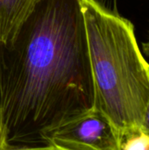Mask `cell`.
Instances as JSON below:
<instances>
[{"label": "cell", "instance_id": "3957f363", "mask_svg": "<svg viewBox=\"0 0 149 150\" xmlns=\"http://www.w3.org/2000/svg\"><path fill=\"white\" fill-rule=\"evenodd\" d=\"M47 142L48 149L119 150L112 126L95 108L53 131Z\"/></svg>", "mask_w": 149, "mask_h": 150}, {"label": "cell", "instance_id": "9c48e42d", "mask_svg": "<svg viewBox=\"0 0 149 150\" xmlns=\"http://www.w3.org/2000/svg\"><path fill=\"white\" fill-rule=\"evenodd\" d=\"M96 1H97V2H99V3H102V4H105V0H96Z\"/></svg>", "mask_w": 149, "mask_h": 150}, {"label": "cell", "instance_id": "5b68a950", "mask_svg": "<svg viewBox=\"0 0 149 150\" xmlns=\"http://www.w3.org/2000/svg\"><path fill=\"white\" fill-rule=\"evenodd\" d=\"M120 150H149V135L142 129L139 130L123 142Z\"/></svg>", "mask_w": 149, "mask_h": 150}, {"label": "cell", "instance_id": "ba28073f", "mask_svg": "<svg viewBox=\"0 0 149 150\" xmlns=\"http://www.w3.org/2000/svg\"><path fill=\"white\" fill-rule=\"evenodd\" d=\"M142 48H143V52L145 53V54L148 57H149V35L148 41H146L142 44Z\"/></svg>", "mask_w": 149, "mask_h": 150}, {"label": "cell", "instance_id": "7a4b0ae2", "mask_svg": "<svg viewBox=\"0 0 149 150\" xmlns=\"http://www.w3.org/2000/svg\"><path fill=\"white\" fill-rule=\"evenodd\" d=\"M94 85V108L112 126L119 150L141 129L149 101V63L133 23L96 0H78Z\"/></svg>", "mask_w": 149, "mask_h": 150}, {"label": "cell", "instance_id": "8992f818", "mask_svg": "<svg viewBox=\"0 0 149 150\" xmlns=\"http://www.w3.org/2000/svg\"><path fill=\"white\" fill-rule=\"evenodd\" d=\"M0 150H8L5 132H4V128L1 118H0Z\"/></svg>", "mask_w": 149, "mask_h": 150}, {"label": "cell", "instance_id": "52a82bcc", "mask_svg": "<svg viewBox=\"0 0 149 150\" xmlns=\"http://www.w3.org/2000/svg\"><path fill=\"white\" fill-rule=\"evenodd\" d=\"M141 129L147 133L149 135V101L146 111H145V114H144V119H143V123L141 126Z\"/></svg>", "mask_w": 149, "mask_h": 150}, {"label": "cell", "instance_id": "6da1fadb", "mask_svg": "<svg viewBox=\"0 0 149 150\" xmlns=\"http://www.w3.org/2000/svg\"><path fill=\"white\" fill-rule=\"evenodd\" d=\"M94 85L78 0H40L0 43V118L8 150L48 149L47 136L94 108Z\"/></svg>", "mask_w": 149, "mask_h": 150}, {"label": "cell", "instance_id": "277c9868", "mask_svg": "<svg viewBox=\"0 0 149 150\" xmlns=\"http://www.w3.org/2000/svg\"><path fill=\"white\" fill-rule=\"evenodd\" d=\"M40 0H0V43L11 40Z\"/></svg>", "mask_w": 149, "mask_h": 150}]
</instances>
